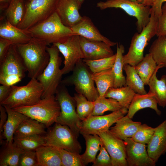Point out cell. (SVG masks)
Instances as JSON below:
<instances>
[{"label":"cell","mask_w":166,"mask_h":166,"mask_svg":"<svg viewBox=\"0 0 166 166\" xmlns=\"http://www.w3.org/2000/svg\"><path fill=\"white\" fill-rule=\"evenodd\" d=\"M97 6L101 10L111 8H120L129 15L135 17L138 33L141 32L150 20L151 7L137 2L131 0H107L98 2Z\"/></svg>","instance_id":"8fae6325"},{"label":"cell","mask_w":166,"mask_h":166,"mask_svg":"<svg viewBox=\"0 0 166 166\" xmlns=\"http://www.w3.org/2000/svg\"><path fill=\"white\" fill-rule=\"evenodd\" d=\"M92 76L96 84L99 97H105L108 90L114 87L115 78L112 68L92 73Z\"/></svg>","instance_id":"83f0119b"},{"label":"cell","mask_w":166,"mask_h":166,"mask_svg":"<svg viewBox=\"0 0 166 166\" xmlns=\"http://www.w3.org/2000/svg\"><path fill=\"white\" fill-rule=\"evenodd\" d=\"M115 123V125L112 127L109 130L123 140L132 137L141 124L140 122L132 121L127 115L119 119Z\"/></svg>","instance_id":"cb8c5ba5"},{"label":"cell","mask_w":166,"mask_h":166,"mask_svg":"<svg viewBox=\"0 0 166 166\" xmlns=\"http://www.w3.org/2000/svg\"><path fill=\"white\" fill-rule=\"evenodd\" d=\"M132 1H135V2H137V0H131Z\"/></svg>","instance_id":"9f6ffc18"},{"label":"cell","mask_w":166,"mask_h":166,"mask_svg":"<svg viewBox=\"0 0 166 166\" xmlns=\"http://www.w3.org/2000/svg\"><path fill=\"white\" fill-rule=\"evenodd\" d=\"M123 70L126 74V86L129 87L136 93L140 94H146L147 93L144 88L145 85L134 67L125 64L124 65Z\"/></svg>","instance_id":"e575fe53"},{"label":"cell","mask_w":166,"mask_h":166,"mask_svg":"<svg viewBox=\"0 0 166 166\" xmlns=\"http://www.w3.org/2000/svg\"><path fill=\"white\" fill-rule=\"evenodd\" d=\"M53 44L57 48L64 56V66L61 69L63 75L72 71L77 63L84 58L78 35H72L62 42Z\"/></svg>","instance_id":"4fadbf2b"},{"label":"cell","mask_w":166,"mask_h":166,"mask_svg":"<svg viewBox=\"0 0 166 166\" xmlns=\"http://www.w3.org/2000/svg\"><path fill=\"white\" fill-rule=\"evenodd\" d=\"M38 166H62L58 148L49 145H43L35 150Z\"/></svg>","instance_id":"d4e9b609"},{"label":"cell","mask_w":166,"mask_h":166,"mask_svg":"<svg viewBox=\"0 0 166 166\" xmlns=\"http://www.w3.org/2000/svg\"><path fill=\"white\" fill-rule=\"evenodd\" d=\"M13 143L24 151H35L40 147L45 145L46 141L44 136L34 134L22 136H14Z\"/></svg>","instance_id":"1f68e13d"},{"label":"cell","mask_w":166,"mask_h":166,"mask_svg":"<svg viewBox=\"0 0 166 166\" xmlns=\"http://www.w3.org/2000/svg\"><path fill=\"white\" fill-rule=\"evenodd\" d=\"M149 50L157 65L166 68V35L157 37Z\"/></svg>","instance_id":"8d00e7d4"},{"label":"cell","mask_w":166,"mask_h":166,"mask_svg":"<svg viewBox=\"0 0 166 166\" xmlns=\"http://www.w3.org/2000/svg\"><path fill=\"white\" fill-rule=\"evenodd\" d=\"M82 135L85 140L86 148L85 152L81 155V156L85 166L89 163L94 162L102 144L97 135L87 134Z\"/></svg>","instance_id":"4316f807"},{"label":"cell","mask_w":166,"mask_h":166,"mask_svg":"<svg viewBox=\"0 0 166 166\" xmlns=\"http://www.w3.org/2000/svg\"><path fill=\"white\" fill-rule=\"evenodd\" d=\"M23 151L13 142L6 143L0 151V166H18L20 157Z\"/></svg>","instance_id":"4dcf8cb0"},{"label":"cell","mask_w":166,"mask_h":166,"mask_svg":"<svg viewBox=\"0 0 166 166\" xmlns=\"http://www.w3.org/2000/svg\"><path fill=\"white\" fill-rule=\"evenodd\" d=\"M116 58V53L113 55L97 60H83L93 73L99 72L113 68Z\"/></svg>","instance_id":"ab89813d"},{"label":"cell","mask_w":166,"mask_h":166,"mask_svg":"<svg viewBox=\"0 0 166 166\" xmlns=\"http://www.w3.org/2000/svg\"><path fill=\"white\" fill-rule=\"evenodd\" d=\"M98 135L111 158L113 166H128L124 141L114 135L109 130Z\"/></svg>","instance_id":"5bb4252c"},{"label":"cell","mask_w":166,"mask_h":166,"mask_svg":"<svg viewBox=\"0 0 166 166\" xmlns=\"http://www.w3.org/2000/svg\"><path fill=\"white\" fill-rule=\"evenodd\" d=\"M155 128L154 134L147 144V151L156 163L160 157L166 153V120Z\"/></svg>","instance_id":"d6986e66"},{"label":"cell","mask_w":166,"mask_h":166,"mask_svg":"<svg viewBox=\"0 0 166 166\" xmlns=\"http://www.w3.org/2000/svg\"><path fill=\"white\" fill-rule=\"evenodd\" d=\"M128 166H155L156 163L149 156L146 144L136 142L131 137L124 140Z\"/></svg>","instance_id":"9a60e30c"},{"label":"cell","mask_w":166,"mask_h":166,"mask_svg":"<svg viewBox=\"0 0 166 166\" xmlns=\"http://www.w3.org/2000/svg\"><path fill=\"white\" fill-rule=\"evenodd\" d=\"M32 38L42 40L48 45L64 42L74 34L70 28L65 26L56 11L43 21L26 30Z\"/></svg>","instance_id":"7a4b0ae2"},{"label":"cell","mask_w":166,"mask_h":166,"mask_svg":"<svg viewBox=\"0 0 166 166\" xmlns=\"http://www.w3.org/2000/svg\"><path fill=\"white\" fill-rule=\"evenodd\" d=\"M26 72L15 45H11L5 57L0 62V75H16L23 79Z\"/></svg>","instance_id":"2e32d148"},{"label":"cell","mask_w":166,"mask_h":166,"mask_svg":"<svg viewBox=\"0 0 166 166\" xmlns=\"http://www.w3.org/2000/svg\"><path fill=\"white\" fill-rule=\"evenodd\" d=\"M13 44L10 41L2 38H0V62L5 57L10 47Z\"/></svg>","instance_id":"c3c4849f"},{"label":"cell","mask_w":166,"mask_h":166,"mask_svg":"<svg viewBox=\"0 0 166 166\" xmlns=\"http://www.w3.org/2000/svg\"><path fill=\"white\" fill-rule=\"evenodd\" d=\"M22 79L16 75H0V83L2 85L12 86Z\"/></svg>","instance_id":"bcb514c9"},{"label":"cell","mask_w":166,"mask_h":166,"mask_svg":"<svg viewBox=\"0 0 166 166\" xmlns=\"http://www.w3.org/2000/svg\"><path fill=\"white\" fill-rule=\"evenodd\" d=\"M55 95L61 110L56 123L68 126L78 137L81 121L77 114L73 97L69 94L65 85L61 84Z\"/></svg>","instance_id":"ba28073f"},{"label":"cell","mask_w":166,"mask_h":166,"mask_svg":"<svg viewBox=\"0 0 166 166\" xmlns=\"http://www.w3.org/2000/svg\"><path fill=\"white\" fill-rule=\"evenodd\" d=\"M72 73L62 80L61 84L65 85H73L77 93L84 96L89 101H94L99 96L92 73L83 60H80L76 64Z\"/></svg>","instance_id":"52a82bcc"},{"label":"cell","mask_w":166,"mask_h":166,"mask_svg":"<svg viewBox=\"0 0 166 166\" xmlns=\"http://www.w3.org/2000/svg\"><path fill=\"white\" fill-rule=\"evenodd\" d=\"M124 108L115 99L99 97L94 101L93 116L101 115L107 111H116Z\"/></svg>","instance_id":"74e56055"},{"label":"cell","mask_w":166,"mask_h":166,"mask_svg":"<svg viewBox=\"0 0 166 166\" xmlns=\"http://www.w3.org/2000/svg\"><path fill=\"white\" fill-rule=\"evenodd\" d=\"M28 72V77L37 78L48 64L50 58L45 41L32 38L28 42L15 45Z\"/></svg>","instance_id":"6da1fadb"},{"label":"cell","mask_w":166,"mask_h":166,"mask_svg":"<svg viewBox=\"0 0 166 166\" xmlns=\"http://www.w3.org/2000/svg\"><path fill=\"white\" fill-rule=\"evenodd\" d=\"M157 65L152 55L149 53L134 66L144 85H148L149 80L153 75Z\"/></svg>","instance_id":"d6a6232c"},{"label":"cell","mask_w":166,"mask_h":166,"mask_svg":"<svg viewBox=\"0 0 166 166\" xmlns=\"http://www.w3.org/2000/svg\"><path fill=\"white\" fill-rule=\"evenodd\" d=\"M124 48L122 44H117L116 58L112 68L114 76V87L117 88L126 86V78L123 74L124 64L123 54Z\"/></svg>","instance_id":"d590c367"},{"label":"cell","mask_w":166,"mask_h":166,"mask_svg":"<svg viewBox=\"0 0 166 166\" xmlns=\"http://www.w3.org/2000/svg\"><path fill=\"white\" fill-rule=\"evenodd\" d=\"M74 34L83 37L89 40L101 41L114 46L117 43L112 42L105 37L99 32L93 24L91 19L86 16L82 17L81 20L70 28Z\"/></svg>","instance_id":"ffe728a7"},{"label":"cell","mask_w":166,"mask_h":166,"mask_svg":"<svg viewBox=\"0 0 166 166\" xmlns=\"http://www.w3.org/2000/svg\"><path fill=\"white\" fill-rule=\"evenodd\" d=\"M0 37L14 45L27 43L32 38L26 30L14 26L6 20L1 23Z\"/></svg>","instance_id":"7402d4cb"},{"label":"cell","mask_w":166,"mask_h":166,"mask_svg":"<svg viewBox=\"0 0 166 166\" xmlns=\"http://www.w3.org/2000/svg\"><path fill=\"white\" fill-rule=\"evenodd\" d=\"M12 0H0V8L1 10H6Z\"/></svg>","instance_id":"f5cc1de1"},{"label":"cell","mask_w":166,"mask_h":166,"mask_svg":"<svg viewBox=\"0 0 166 166\" xmlns=\"http://www.w3.org/2000/svg\"><path fill=\"white\" fill-rule=\"evenodd\" d=\"M158 17L151 13L150 21L140 33L133 36L127 53L123 57L124 64L135 66L143 58L144 51L148 42L157 31Z\"/></svg>","instance_id":"3957f363"},{"label":"cell","mask_w":166,"mask_h":166,"mask_svg":"<svg viewBox=\"0 0 166 166\" xmlns=\"http://www.w3.org/2000/svg\"><path fill=\"white\" fill-rule=\"evenodd\" d=\"M46 127L43 124L29 118L22 122L16 130L14 136H22L34 134H45Z\"/></svg>","instance_id":"836d02e7"},{"label":"cell","mask_w":166,"mask_h":166,"mask_svg":"<svg viewBox=\"0 0 166 166\" xmlns=\"http://www.w3.org/2000/svg\"><path fill=\"white\" fill-rule=\"evenodd\" d=\"M81 6L77 0H59L56 11L62 23L71 28L82 19L79 12Z\"/></svg>","instance_id":"e0dca14e"},{"label":"cell","mask_w":166,"mask_h":166,"mask_svg":"<svg viewBox=\"0 0 166 166\" xmlns=\"http://www.w3.org/2000/svg\"><path fill=\"white\" fill-rule=\"evenodd\" d=\"M46 50L50 56L49 62L37 78L43 88L42 98L55 94L63 75L60 68L62 59L57 48L53 44L50 47L47 46Z\"/></svg>","instance_id":"277c9868"},{"label":"cell","mask_w":166,"mask_h":166,"mask_svg":"<svg viewBox=\"0 0 166 166\" xmlns=\"http://www.w3.org/2000/svg\"><path fill=\"white\" fill-rule=\"evenodd\" d=\"M100 150V152L92 166H113L111 158L102 144L101 145Z\"/></svg>","instance_id":"ee69618b"},{"label":"cell","mask_w":166,"mask_h":166,"mask_svg":"<svg viewBox=\"0 0 166 166\" xmlns=\"http://www.w3.org/2000/svg\"><path fill=\"white\" fill-rule=\"evenodd\" d=\"M7 113L8 117L4 125L3 137L6 144H12L15 132L19 125L30 118L24 114L6 106H4Z\"/></svg>","instance_id":"603a6c76"},{"label":"cell","mask_w":166,"mask_h":166,"mask_svg":"<svg viewBox=\"0 0 166 166\" xmlns=\"http://www.w3.org/2000/svg\"><path fill=\"white\" fill-rule=\"evenodd\" d=\"M24 1L25 2H28V1H29L31 0H24Z\"/></svg>","instance_id":"11a10c76"},{"label":"cell","mask_w":166,"mask_h":166,"mask_svg":"<svg viewBox=\"0 0 166 166\" xmlns=\"http://www.w3.org/2000/svg\"><path fill=\"white\" fill-rule=\"evenodd\" d=\"M79 39L83 59L97 60L114 54L111 46L104 42L90 41L79 36Z\"/></svg>","instance_id":"ac0fdd59"},{"label":"cell","mask_w":166,"mask_h":166,"mask_svg":"<svg viewBox=\"0 0 166 166\" xmlns=\"http://www.w3.org/2000/svg\"><path fill=\"white\" fill-rule=\"evenodd\" d=\"M166 35V2L162 5L161 14L158 17L157 37Z\"/></svg>","instance_id":"f6af8a7d"},{"label":"cell","mask_w":166,"mask_h":166,"mask_svg":"<svg viewBox=\"0 0 166 166\" xmlns=\"http://www.w3.org/2000/svg\"><path fill=\"white\" fill-rule=\"evenodd\" d=\"M73 97L76 102L77 114L82 121L91 115L94 101H89L84 96L78 93H75Z\"/></svg>","instance_id":"f35d334b"},{"label":"cell","mask_w":166,"mask_h":166,"mask_svg":"<svg viewBox=\"0 0 166 166\" xmlns=\"http://www.w3.org/2000/svg\"><path fill=\"white\" fill-rule=\"evenodd\" d=\"M12 86L1 85L0 86V103L4 101L9 95Z\"/></svg>","instance_id":"f907efd6"},{"label":"cell","mask_w":166,"mask_h":166,"mask_svg":"<svg viewBox=\"0 0 166 166\" xmlns=\"http://www.w3.org/2000/svg\"><path fill=\"white\" fill-rule=\"evenodd\" d=\"M59 0H31L26 2L24 17L18 27L27 30L56 11Z\"/></svg>","instance_id":"30bf717a"},{"label":"cell","mask_w":166,"mask_h":166,"mask_svg":"<svg viewBox=\"0 0 166 166\" xmlns=\"http://www.w3.org/2000/svg\"><path fill=\"white\" fill-rule=\"evenodd\" d=\"M18 166H38L35 151L24 150L20 157Z\"/></svg>","instance_id":"7bdbcfd3"},{"label":"cell","mask_w":166,"mask_h":166,"mask_svg":"<svg viewBox=\"0 0 166 166\" xmlns=\"http://www.w3.org/2000/svg\"><path fill=\"white\" fill-rule=\"evenodd\" d=\"M80 5H81L84 0H77Z\"/></svg>","instance_id":"db71d44e"},{"label":"cell","mask_w":166,"mask_h":166,"mask_svg":"<svg viewBox=\"0 0 166 166\" xmlns=\"http://www.w3.org/2000/svg\"><path fill=\"white\" fill-rule=\"evenodd\" d=\"M0 143L1 145L3 143V128L8 115L5 107L1 105H0Z\"/></svg>","instance_id":"7dc6e473"},{"label":"cell","mask_w":166,"mask_h":166,"mask_svg":"<svg viewBox=\"0 0 166 166\" xmlns=\"http://www.w3.org/2000/svg\"><path fill=\"white\" fill-rule=\"evenodd\" d=\"M43 93L42 84L36 78H31L26 85L12 86L9 95L0 105L11 109L31 106L42 99Z\"/></svg>","instance_id":"5b68a950"},{"label":"cell","mask_w":166,"mask_h":166,"mask_svg":"<svg viewBox=\"0 0 166 166\" xmlns=\"http://www.w3.org/2000/svg\"><path fill=\"white\" fill-rule=\"evenodd\" d=\"M13 109L43 124L46 128L56 122L61 111L54 95L42 98L34 105Z\"/></svg>","instance_id":"8992f818"},{"label":"cell","mask_w":166,"mask_h":166,"mask_svg":"<svg viewBox=\"0 0 166 166\" xmlns=\"http://www.w3.org/2000/svg\"><path fill=\"white\" fill-rule=\"evenodd\" d=\"M162 68V66L157 65L149 80L148 85L149 86V91L154 94L158 104L164 108L166 106V75L162 76L160 80L157 78L156 76L158 70Z\"/></svg>","instance_id":"484cf974"},{"label":"cell","mask_w":166,"mask_h":166,"mask_svg":"<svg viewBox=\"0 0 166 166\" xmlns=\"http://www.w3.org/2000/svg\"><path fill=\"white\" fill-rule=\"evenodd\" d=\"M135 93L129 87L126 86L110 88L106 92L105 97L115 99L123 108L128 109Z\"/></svg>","instance_id":"f546056e"},{"label":"cell","mask_w":166,"mask_h":166,"mask_svg":"<svg viewBox=\"0 0 166 166\" xmlns=\"http://www.w3.org/2000/svg\"><path fill=\"white\" fill-rule=\"evenodd\" d=\"M44 136L46 141L45 145L51 146L79 154L81 151L78 137L68 126L55 123L46 132Z\"/></svg>","instance_id":"9c48e42d"},{"label":"cell","mask_w":166,"mask_h":166,"mask_svg":"<svg viewBox=\"0 0 166 166\" xmlns=\"http://www.w3.org/2000/svg\"><path fill=\"white\" fill-rule=\"evenodd\" d=\"M157 104V102L152 93L148 91L144 94L136 93L129 106L126 115L132 119L139 110L149 108L154 110L157 115L160 116L161 112L158 109Z\"/></svg>","instance_id":"44dd1931"},{"label":"cell","mask_w":166,"mask_h":166,"mask_svg":"<svg viewBox=\"0 0 166 166\" xmlns=\"http://www.w3.org/2000/svg\"><path fill=\"white\" fill-rule=\"evenodd\" d=\"M26 9L24 0H12L5 10L6 20L18 27L24 17Z\"/></svg>","instance_id":"f1b7e54d"},{"label":"cell","mask_w":166,"mask_h":166,"mask_svg":"<svg viewBox=\"0 0 166 166\" xmlns=\"http://www.w3.org/2000/svg\"><path fill=\"white\" fill-rule=\"evenodd\" d=\"M156 0H137V1L143 5L148 6H152Z\"/></svg>","instance_id":"816d5d0a"},{"label":"cell","mask_w":166,"mask_h":166,"mask_svg":"<svg viewBox=\"0 0 166 166\" xmlns=\"http://www.w3.org/2000/svg\"><path fill=\"white\" fill-rule=\"evenodd\" d=\"M62 166H85L81 155L79 153L59 148Z\"/></svg>","instance_id":"60d3db41"},{"label":"cell","mask_w":166,"mask_h":166,"mask_svg":"<svg viewBox=\"0 0 166 166\" xmlns=\"http://www.w3.org/2000/svg\"><path fill=\"white\" fill-rule=\"evenodd\" d=\"M155 129V128L146 124H141L131 138L136 142L148 144L154 134Z\"/></svg>","instance_id":"b9f144b4"},{"label":"cell","mask_w":166,"mask_h":166,"mask_svg":"<svg viewBox=\"0 0 166 166\" xmlns=\"http://www.w3.org/2000/svg\"><path fill=\"white\" fill-rule=\"evenodd\" d=\"M166 2V0H156L153 5L151 8V13H153L158 17L161 14L162 5Z\"/></svg>","instance_id":"681fc988"},{"label":"cell","mask_w":166,"mask_h":166,"mask_svg":"<svg viewBox=\"0 0 166 166\" xmlns=\"http://www.w3.org/2000/svg\"><path fill=\"white\" fill-rule=\"evenodd\" d=\"M128 109L123 108L105 115H90L81 122L80 133L98 135L108 131L113 124L128 113Z\"/></svg>","instance_id":"7c38bea8"}]
</instances>
